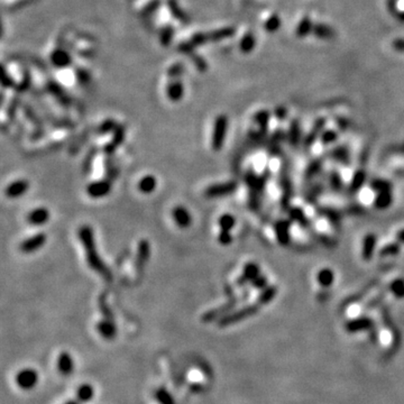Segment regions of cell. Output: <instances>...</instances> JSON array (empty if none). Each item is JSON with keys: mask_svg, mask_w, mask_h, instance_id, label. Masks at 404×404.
Here are the masks:
<instances>
[{"mask_svg": "<svg viewBox=\"0 0 404 404\" xmlns=\"http://www.w3.org/2000/svg\"><path fill=\"white\" fill-rule=\"evenodd\" d=\"M184 95V86L181 80L173 79L166 86V97L171 102H179Z\"/></svg>", "mask_w": 404, "mask_h": 404, "instance_id": "8fae6325", "label": "cell"}, {"mask_svg": "<svg viewBox=\"0 0 404 404\" xmlns=\"http://www.w3.org/2000/svg\"><path fill=\"white\" fill-rule=\"evenodd\" d=\"M157 186V180L154 175H145L138 182V190L143 194H150L155 191Z\"/></svg>", "mask_w": 404, "mask_h": 404, "instance_id": "2e32d148", "label": "cell"}, {"mask_svg": "<svg viewBox=\"0 0 404 404\" xmlns=\"http://www.w3.org/2000/svg\"><path fill=\"white\" fill-rule=\"evenodd\" d=\"M110 192H111V182L107 179L94 181L87 186L88 196L92 199H101L107 197Z\"/></svg>", "mask_w": 404, "mask_h": 404, "instance_id": "277c9868", "label": "cell"}, {"mask_svg": "<svg viewBox=\"0 0 404 404\" xmlns=\"http://www.w3.org/2000/svg\"><path fill=\"white\" fill-rule=\"evenodd\" d=\"M157 399L162 404H175L174 400L172 399V396L168 394V393L165 390H160L157 392Z\"/></svg>", "mask_w": 404, "mask_h": 404, "instance_id": "d6a6232c", "label": "cell"}, {"mask_svg": "<svg viewBox=\"0 0 404 404\" xmlns=\"http://www.w3.org/2000/svg\"><path fill=\"white\" fill-rule=\"evenodd\" d=\"M67 404H80V401H69Z\"/></svg>", "mask_w": 404, "mask_h": 404, "instance_id": "74e56055", "label": "cell"}, {"mask_svg": "<svg viewBox=\"0 0 404 404\" xmlns=\"http://www.w3.org/2000/svg\"><path fill=\"white\" fill-rule=\"evenodd\" d=\"M161 6V0H147L139 6V13L144 16L152 15Z\"/></svg>", "mask_w": 404, "mask_h": 404, "instance_id": "d4e9b609", "label": "cell"}, {"mask_svg": "<svg viewBox=\"0 0 404 404\" xmlns=\"http://www.w3.org/2000/svg\"><path fill=\"white\" fill-rule=\"evenodd\" d=\"M172 217L175 225L179 227L180 229H186L189 228L192 223V216H191L188 209L183 207V205H178L172 210Z\"/></svg>", "mask_w": 404, "mask_h": 404, "instance_id": "52a82bcc", "label": "cell"}, {"mask_svg": "<svg viewBox=\"0 0 404 404\" xmlns=\"http://www.w3.org/2000/svg\"><path fill=\"white\" fill-rule=\"evenodd\" d=\"M392 46H393V49L396 51L404 52V38H398V39L393 40Z\"/></svg>", "mask_w": 404, "mask_h": 404, "instance_id": "d590c367", "label": "cell"}, {"mask_svg": "<svg viewBox=\"0 0 404 404\" xmlns=\"http://www.w3.org/2000/svg\"><path fill=\"white\" fill-rule=\"evenodd\" d=\"M166 3H167L168 10H170L172 16L180 21H183V23H186V21H188V17H186L184 12H182L175 0H166Z\"/></svg>", "mask_w": 404, "mask_h": 404, "instance_id": "7402d4cb", "label": "cell"}, {"mask_svg": "<svg viewBox=\"0 0 404 404\" xmlns=\"http://www.w3.org/2000/svg\"><path fill=\"white\" fill-rule=\"evenodd\" d=\"M98 331L102 337L111 339L116 336V326L113 323L111 317H106L105 320L98 323Z\"/></svg>", "mask_w": 404, "mask_h": 404, "instance_id": "5bb4252c", "label": "cell"}, {"mask_svg": "<svg viewBox=\"0 0 404 404\" xmlns=\"http://www.w3.org/2000/svg\"><path fill=\"white\" fill-rule=\"evenodd\" d=\"M38 382V375L34 369H23L17 374L16 383L21 390H32Z\"/></svg>", "mask_w": 404, "mask_h": 404, "instance_id": "8992f818", "label": "cell"}, {"mask_svg": "<svg viewBox=\"0 0 404 404\" xmlns=\"http://www.w3.org/2000/svg\"><path fill=\"white\" fill-rule=\"evenodd\" d=\"M235 190L234 183H219V184H214L205 190V197L208 198H217L222 197L226 194H229Z\"/></svg>", "mask_w": 404, "mask_h": 404, "instance_id": "7c38bea8", "label": "cell"}, {"mask_svg": "<svg viewBox=\"0 0 404 404\" xmlns=\"http://www.w3.org/2000/svg\"><path fill=\"white\" fill-rule=\"evenodd\" d=\"M29 189V183L26 180H17L6 188V196L9 199H18L21 196H24Z\"/></svg>", "mask_w": 404, "mask_h": 404, "instance_id": "30bf717a", "label": "cell"}, {"mask_svg": "<svg viewBox=\"0 0 404 404\" xmlns=\"http://www.w3.org/2000/svg\"><path fill=\"white\" fill-rule=\"evenodd\" d=\"M183 70H184V67H183L181 62H180V63L172 64L171 67L167 69V75L170 76L171 79H179L180 75H182Z\"/></svg>", "mask_w": 404, "mask_h": 404, "instance_id": "f546056e", "label": "cell"}, {"mask_svg": "<svg viewBox=\"0 0 404 404\" xmlns=\"http://www.w3.org/2000/svg\"><path fill=\"white\" fill-rule=\"evenodd\" d=\"M50 217H51V214H50L49 209L37 208L29 212L27 216V221L31 226L40 227V226H44L47 221H49Z\"/></svg>", "mask_w": 404, "mask_h": 404, "instance_id": "9c48e42d", "label": "cell"}, {"mask_svg": "<svg viewBox=\"0 0 404 404\" xmlns=\"http://www.w3.org/2000/svg\"><path fill=\"white\" fill-rule=\"evenodd\" d=\"M219 227L223 231H230L235 227V218L231 215H222L219 219Z\"/></svg>", "mask_w": 404, "mask_h": 404, "instance_id": "83f0119b", "label": "cell"}, {"mask_svg": "<svg viewBox=\"0 0 404 404\" xmlns=\"http://www.w3.org/2000/svg\"><path fill=\"white\" fill-rule=\"evenodd\" d=\"M189 42L191 45L194 47H199L204 45L205 43L209 42V38H208V34L204 32H197L194 33V34L191 35V37L189 39Z\"/></svg>", "mask_w": 404, "mask_h": 404, "instance_id": "484cf974", "label": "cell"}, {"mask_svg": "<svg viewBox=\"0 0 404 404\" xmlns=\"http://www.w3.org/2000/svg\"><path fill=\"white\" fill-rule=\"evenodd\" d=\"M312 33H313L315 37L321 39H332L336 36L335 29L325 24H314Z\"/></svg>", "mask_w": 404, "mask_h": 404, "instance_id": "e0dca14e", "label": "cell"}, {"mask_svg": "<svg viewBox=\"0 0 404 404\" xmlns=\"http://www.w3.org/2000/svg\"><path fill=\"white\" fill-rule=\"evenodd\" d=\"M235 33H236V29H235V27L227 26V27L214 29V31L208 32L207 34H208L209 42H219V40L231 37Z\"/></svg>", "mask_w": 404, "mask_h": 404, "instance_id": "4fadbf2b", "label": "cell"}, {"mask_svg": "<svg viewBox=\"0 0 404 404\" xmlns=\"http://www.w3.org/2000/svg\"><path fill=\"white\" fill-rule=\"evenodd\" d=\"M116 128H117V125L115 121H113L112 119H107V120H105L100 126H99V131H100L101 134H107L109 133V131L116 130Z\"/></svg>", "mask_w": 404, "mask_h": 404, "instance_id": "4dcf8cb0", "label": "cell"}, {"mask_svg": "<svg viewBox=\"0 0 404 404\" xmlns=\"http://www.w3.org/2000/svg\"><path fill=\"white\" fill-rule=\"evenodd\" d=\"M312 29H313V24H312L310 18L306 16L302 18V20L297 25L295 34L299 36V37H304V36H307L309 33L312 32Z\"/></svg>", "mask_w": 404, "mask_h": 404, "instance_id": "603a6c76", "label": "cell"}, {"mask_svg": "<svg viewBox=\"0 0 404 404\" xmlns=\"http://www.w3.org/2000/svg\"><path fill=\"white\" fill-rule=\"evenodd\" d=\"M150 256V245L148 240L142 239L138 244L137 254L135 258V271L138 275H141L145 270L146 264L148 263Z\"/></svg>", "mask_w": 404, "mask_h": 404, "instance_id": "3957f363", "label": "cell"}, {"mask_svg": "<svg viewBox=\"0 0 404 404\" xmlns=\"http://www.w3.org/2000/svg\"><path fill=\"white\" fill-rule=\"evenodd\" d=\"M281 26V18L277 16V15H272L269 18H267V20L265 21V24H264V27H265L266 32L269 33H274L276 32L278 28Z\"/></svg>", "mask_w": 404, "mask_h": 404, "instance_id": "4316f807", "label": "cell"}, {"mask_svg": "<svg viewBox=\"0 0 404 404\" xmlns=\"http://www.w3.org/2000/svg\"><path fill=\"white\" fill-rule=\"evenodd\" d=\"M51 63L57 69H65L72 63V56L67 50L57 47L51 54Z\"/></svg>", "mask_w": 404, "mask_h": 404, "instance_id": "ba28073f", "label": "cell"}, {"mask_svg": "<svg viewBox=\"0 0 404 404\" xmlns=\"http://www.w3.org/2000/svg\"><path fill=\"white\" fill-rule=\"evenodd\" d=\"M79 239L82 244L84 252H86V258L89 267L95 273L101 275L106 281H111L112 274L109 267L104 263V260L98 254L97 246H95L94 233L92 227L82 226L79 229Z\"/></svg>", "mask_w": 404, "mask_h": 404, "instance_id": "6da1fadb", "label": "cell"}, {"mask_svg": "<svg viewBox=\"0 0 404 404\" xmlns=\"http://www.w3.org/2000/svg\"><path fill=\"white\" fill-rule=\"evenodd\" d=\"M124 134H125V131H124L123 127H117L116 128L115 135H113L111 142H110L109 144L105 147L106 154H109V155H110V154H112L117 148L119 147V145L124 142V138H125Z\"/></svg>", "mask_w": 404, "mask_h": 404, "instance_id": "ac0fdd59", "label": "cell"}, {"mask_svg": "<svg viewBox=\"0 0 404 404\" xmlns=\"http://www.w3.org/2000/svg\"><path fill=\"white\" fill-rule=\"evenodd\" d=\"M46 88H47V91H49L51 94L57 98V100H60L62 104H67L68 97H67V94H65L64 90L62 89L61 84H58L57 82H55V81L53 80H50L46 84Z\"/></svg>", "mask_w": 404, "mask_h": 404, "instance_id": "d6986e66", "label": "cell"}, {"mask_svg": "<svg viewBox=\"0 0 404 404\" xmlns=\"http://www.w3.org/2000/svg\"><path fill=\"white\" fill-rule=\"evenodd\" d=\"M94 395V390L92 387V385L90 384H83V385H80L79 390H78V400L81 403H86V402H89L92 400Z\"/></svg>", "mask_w": 404, "mask_h": 404, "instance_id": "44dd1931", "label": "cell"}, {"mask_svg": "<svg viewBox=\"0 0 404 404\" xmlns=\"http://www.w3.org/2000/svg\"><path fill=\"white\" fill-rule=\"evenodd\" d=\"M174 36V28L172 25H165V26L161 29L160 33V42L163 46H168L173 40Z\"/></svg>", "mask_w": 404, "mask_h": 404, "instance_id": "cb8c5ba5", "label": "cell"}, {"mask_svg": "<svg viewBox=\"0 0 404 404\" xmlns=\"http://www.w3.org/2000/svg\"><path fill=\"white\" fill-rule=\"evenodd\" d=\"M218 240L221 245H229L231 241V236H230L229 231H223V230L220 231V234L218 236Z\"/></svg>", "mask_w": 404, "mask_h": 404, "instance_id": "836d02e7", "label": "cell"}, {"mask_svg": "<svg viewBox=\"0 0 404 404\" xmlns=\"http://www.w3.org/2000/svg\"><path fill=\"white\" fill-rule=\"evenodd\" d=\"M57 367L58 370H60L61 374H63V375H70V374L73 372L74 364H73V358L69 352H61V355L58 356Z\"/></svg>", "mask_w": 404, "mask_h": 404, "instance_id": "9a60e30c", "label": "cell"}, {"mask_svg": "<svg viewBox=\"0 0 404 404\" xmlns=\"http://www.w3.org/2000/svg\"><path fill=\"white\" fill-rule=\"evenodd\" d=\"M74 75H75L76 80L82 84L88 83L91 79V74L89 73V71L84 68H76L74 70Z\"/></svg>", "mask_w": 404, "mask_h": 404, "instance_id": "f1b7e54d", "label": "cell"}, {"mask_svg": "<svg viewBox=\"0 0 404 404\" xmlns=\"http://www.w3.org/2000/svg\"><path fill=\"white\" fill-rule=\"evenodd\" d=\"M2 87L7 88V89L15 87V80L13 78V75L7 71L5 67H3V73H2Z\"/></svg>", "mask_w": 404, "mask_h": 404, "instance_id": "1f68e13d", "label": "cell"}, {"mask_svg": "<svg viewBox=\"0 0 404 404\" xmlns=\"http://www.w3.org/2000/svg\"><path fill=\"white\" fill-rule=\"evenodd\" d=\"M256 46V38L253 33H246L239 40V50L242 53H251Z\"/></svg>", "mask_w": 404, "mask_h": 404, "instance_id": "ffe728a7", "label": "cell"}, {"mask_svg": "<svg viewBox=\"0 0 404 404\" xmlns=\"http://www.w3.org/2000/svg\"><path fill=\"white\" fill-rule=\"evenodd\" d=\"M46 240V235L44 233H38L34 235V236L29 237L27 239L21 241V244L19 245V249L24 254H33V253L37 252L38 249L42 248L43 246L45 245Z\"/></svg>", "mask_w": 404, "mask_h": 404, "instance_id": "5b68a950", "label": "cell"}, {"mask_svg": "<svg viewBox=\"0 0 404 404\" xmlns=\"http://www.w3.org/2000/svg\"><path fill=\"white\" fill-rule=\"evenodd\" d=\"M399 18H400V20L404 21V12L401 13V14H399Z\"/></svg>", "mask_w": 404, "mask_h": 404, "instance_id": "8d00e7d4", "label": "cell"}, {"mask_svg": "<svg viewBox=\"0 0 404 404\" xmlns=\"http://www.w3.org/2000/svg\"><path fill=\"white\" fill-rule=\"evenodd\" d=\"M228 129V118L225 115H219L214 124L211 137V147L214 150H220L225 144V139Z\"/></svg>", "mask_w": 404, "mask_h": 404, "instance_id": "7a4b0ae2", "label": "cell"}, {"mask_svg": "<svg viewBox=\"0 0 404 404\" xmlns=\"http://www.w3.org/2000/svg\"><path fill=\"white\" fill-rule=\"evenodd\" d=\"M193 62H194V65H196V67L199 70H201V71H204V70L208 68L205 61L201 56H199V55H194Z\"/></svg>", "mask_w": 404, "mask_h": 404, "instance_id": "e575fe53", "label": "cell"}]
</instances>
